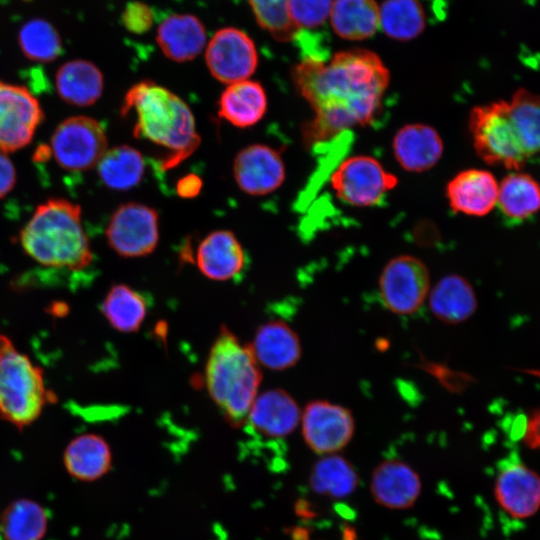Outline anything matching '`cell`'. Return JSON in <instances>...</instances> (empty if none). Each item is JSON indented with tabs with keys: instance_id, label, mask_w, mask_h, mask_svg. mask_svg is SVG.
<instances>
[{
	"instance_id": "6da1fadb",
	"label": "cell",
	"mask_w": 540,
	"mask_h": 540,
	"mask_svg": "<svg viewBox=\"0 0 540 540\" xmlns=\"http://www.w3.org/2000/svg\"><path fill=\"white\" fill-rule=\"evenodd\" d=\"M292 77L314 111L303 131L308 144L369 124L381 108L390 79L382 60L366 49L341 51L329 60L304 57Z\"/></svg>"
},
{
	"instance_id": "7a4b0ae2",
	"label": "cell",
	"mask_w": 540,
	"mask_h": 540,
	"mask_svg": "<svg viewBox=\"0 0 540 540\" xmlns=\"http://www.w3.org/2000/svg\"><path fill=\"white\" fill-rule=\"evenodd\" d=\"M134 111L133 134L171 151L163 166L170 168L190 156L200 144L194 116L176 94L150 80L133 85L125 94L121 115Z\"/></svg>"
},
{
	"instance_id": "3957f363",
	"label": "cell",
	"mask_w": 540,
	"mask_h": 540,
	"mask_svg": "<svg viewBox=\"0 0 540 540\" xmlns=\"http://www.w3.org/2000/svg\"><path fill=\"white\" fill-rule=\"evenodd\" d=\"M19 242L28 256L47 267L79 271L93 260L81 208L62 198L37 206L20 231Z\"/></svg>"
},
{
	"instance_id": "277c9868",
	"label": "cell",
	"mask_w": 540,
	"mask_h": 540,
	"mask_svg": "<svg viewBox=\"0 0 540 540\" xmlns=\"http://www.w3.org/2000/svg\"><path fill=\"white\" fill-rule=\"evenodd\" d=\"M262 380L260 365L249 345L222 326L205 366L208 393L234 428L245 424Z\"/></svg>"
},
{
	"instance_id": "5b68a950",
	"label": "cell",
	"mask_w": 540,
	"mask_h": 540,
	"mask_svg": "<svg viewBox=\"0 0 540 540\" xmlns=\"http://www.w3.org/2000/svg\"><path fill=\"white\" fill-rule=\"evenodd\" d=\"M54 397L45 387L42 370L28 356L0 337V416L19 429L33 423Z\"/></svg>"
},
{
	"instance_id": "8992f818",
	"label": "cell",
	"mask_w": 540,
	"mask_h": 540,
	"mask_svg": "<svg viewBox=\"0 0 540 540\" xmlns=\"http://www.w3.org/2000/svg\"><path fill=\"white\" fill-rule=\"evenodd\" d=\"M468 125L475 152L485 163L513 171L524 166L528 155L512 121L508 101L475 106Z\"/></svg>"
},
{
	"instance_id": "52a82bcc",
	"label": "cell",
	"mask_w": 540,
	"mask_h": 540,
	"mask_svg": "<svg viewBox=\"0 0 540 540\" xmlns=\"http://www.w3.org/2000/svg\"><path fill=\"white\" fill-rule=\"evenodd\" d=\"M431 289L425 263L412 255H398L383 267L378 291L384 307L399 316L416 313L427 301Z\"/></svg>"
},
{
	"instance_id": "ba28073f",
	"label": "cell",
	"mask_w": 540,
	"mask_h": 540,
	"mask_svg": "<svg viewBox=\"0 0 540 540\" xmlns=\"http://www.w3.org/2000/svg\"><path fill=\"white\" fill-rule=\"evenodd\" d=\"M107 143L99 121L78 115L66 118L56 127L49 149L61 168L81 172L97 166L107 151Z\"/></svg>"
},
{
	"instance_id": "9c48e42d",
	"label": "cell",
	"mask_w": 540,
	"mask_h": 540,
	"mask_svg": "<svg viewBox=\"0 0 540 540\" xmlns=\"http://www.w3.org/2000/svg\"><path fill=\"white\" fill-rule=\"evenodd\" d=\"M330 181L337 198L355 207L379 204L398 183L395 175L367 155L347 158L336 168Z\"/></svg>"
},
{
	"instance_id": "30bf717a",
	"label": "cell",
	"mask_w": 540,
	"mask_h": 540,
	"mask_svg": "<svg viewBox=\"0 0 540 540\" xmlns=\"http://www.w3.org/2000/svg\"><path fill=\"white\" fill-rule=\"evenodd\" d=\"M300 425L306 445L319 456L340 452L355 432L352 411L326 399L309 401L302 410Z\"/></svg>"
},
{
	"instance_id": "8fae6325",
	"label": "cell",
	"mask_w": 540,
	"mask_h": 540,
	"mask_svg": "<svg viewBox=\"0 0 540 540\" xmlns=\"http://www.w3.org/2000/svg\"><path fill=\"white\" fill-rule=\"evenodd\" d=\"M158 212L145 204L128 202L112 214L106 229L109 246L125 258L151 254L159 240Z\"/></svg>"
},
{
	"instance_id": "7c38bea8",
	"label": "cell",
	"mask_w": 540,
	"mask_h": 540,
	"mask_svg": "<svg viewBox=\"0 0 540 540\" xmlns=\"http://www.w3.org/2000/svg\"><path fill=\"white\" fill-rule=\"evenodd\" d=\"M43 119L38 99L26 87L0 80V151L26 147Z\"/></svg>"
},
{
	"instance_id": "4fadbf2b",
	"label": "cell",
	"mask_w": 540,
	"mask_h": 540,
	"mask_svg": "<svg viewBox=\"0 0 540 540\" xmlns=\"http://www.w3.org/2000/svg\"><path fill=\"white\" fill-rule=\"evenodd\" d=\"M211 75L221 83L247 80L256 70L258 54L252 39L236 28L218 30L205 54Z\"/></svg>"
},
{
	"instance_id": "5bb4252c",
	"label": "cell",
	"mask_w": 540,
	"mask_h": 540,
	"mask_svg": "<svg viewBox=\"0 0 540 540\" xmlns=\"http://www.w3.org/2000/svg\"><path fill=\"white\" fill-rule=\"evenodd\" d=\"M238 187L252 196L274 192L285 179V166L278 150L264 144L249 145L233 161Z\"/></svg>"
},
{
	"instance_id": "9a60e30c",
	"label": "cell",
	"mask_w": 540,
	"mask_h": 540,
	"mask_svg": "<svg viewBox=\"0 0 540 540\" xmlns=\"http://www.w3.org/2000/svg\"><path fill=\"white\" fill-rule=\"evenodd\" d=\"M302 410L286 390L269 389L258 394L247 416V432L266 439L290 435L301 421Z\"/></svg>"
},
{
	"instance_id": "2e32d148",
	"label": "cell",
	"mask_w": 540,
	"mask_h": 540,
	"mask_svg": "<svg viewBox=\"0 0 540 540\" xmlns=\"http://www.w3.org/2000/svg\"><path fill=\"white\" fill-rule=\"evenodd\" d=\"M494 494L509 516L529 518L540 508V475L522 462H508L496 477Z\"/></svg>"
},
{
	"instance_id": "e0dca14e",
	"label": "cell",
	"mask_w": 540,
	"mask_h": 540,
	"mask_svg": "<svg viewBox=\"0 0 540 540\" xmlns=\"http://www.w3.org/2000/svg\"><path fill=\"white\" fill-rule=\"evenodd\" d=\"M422 484L417 472L406 462L388 459L374 469L370 491L379 505L388 509H406L418 499Z\"/></svg>"
},
{
	"instance_id": "ac0fdd59",
	"label": "cell",
	"mask_w": 540,
	"mask_h": 540,
	"mask_svg": "<svg viewBox=\"0 0 540 540\" xmlns=\"http://www.w3.org/2000/svg\"><path fill=\"white\" fill-rule=\"evenodd\" d=\"M195 263L202 275L214 281L239 277L246 268L245 251L233 232L216 230L199 243Z\"/></svg>"
},
{
	"instance_id": "d6986e66",
	"label": "cell",
	"mask_w": 540,
	"mask_h": 540,
	"mask_svg": "<svg viewBox=\"0 0 540 540\" xmlns=\"http://www.w3.org/2000/svg\"><path fill=\"white\" fill-rule=\"evenodd\" d=\"M498 188L499 184L492 173L471 168L459 172L449 181L446 196L453 211L480 217L494 209Z\"/></svg>"
},
{
	"instance_id": "ffe728a7",
	"label": "cell",
	"mask_w": 540,
	"mask_h": 540,
	"mask_svg": "<svg viewBox=\"0 0 540 540\" xmlns=\"http://www.w3.org/2000/svg\"><path fill=\"white\" fill-rule=\"evenodd\" d=\"M249 346L258 364L273 371L295 366L302 356L298 334L280 319L259 326Z\"/></svg>"
},
{
	"instance_id": "44dd1931",
	"label": "cell",
	"mask_w": 540,
	"mask_h": 540,
	"mask_svg": "<svg viewBox=\"0 0 540 540\" xmlns=\"http://www.w3.org/2000/svg\"><path fill=\"white\" fill-rule=\"evenodd\" d=\"M392 147L399 165L409 172L431 169L440 160L444 150L437 130L420 123L403 126L395 134Z\"/></svg>"
},
{
	"instance_id": "7402d4cb",
	"label": "cell",
	"mask_w": 540,
	"mask_h": 540,
	"mask_svg": "<svg viewBox=\"0 0 540 540\" xmlns=\"http://www.w3.org/2000/svg\"><path fill=\"white\" fill-rule=\"evenodd\" d=\"M427 302L433 316L447 325L465 322L478 307L472 284L458 274H447L431 286Z\"/></svg>"
},
{
	"instance_id": "603a6c76",
	"label": "cell",
	"mask_w": 540,
	"mask_h": 540,
	"mask_svg": "<svg viewBox=\"0 0 540 540\" xmlns=\"http://www.w3.org/2000/svg\"><path fill=\"white\" fill-rule=\"evenodd\" d=\"M59 97L66 103L86 107L96 103L104 88L103 74L90 61L77 59L62 64L55 75Z\"/></svg>"
},
{
	"instance_id": "cb8c5ba5",
	"label": "cell",
	"mask_w": 540,
	"mask_h": 540,
	"mask_svg": "<svg viewBox=\"0 0 540 540\" xmlns=\"http://www.w3.org/2000/svg\"><path fill=\"white\" fill-rule=\"evenodd\" d=\"M156 39L166 57L176 62H186L193 60L203 50L206 33L197 17L175 14L160 24Z\"/></svg>"
},
{
	"instance_id": "d4e9b609",
	"label": "cell",
	"mask_w": 540,
	"mask_h": 540,
	"mask_svg": "<svg viewBox=\"0 0 540 540\" xmlns=\"http://www.w3.org/2000/svg\"><path fill=\"white\" fill-rule=\"evenodd\" d=\"M267 110L263 86L252 80L229 84L218 101V114L230 124L246 128L258 123Z\"/></svg>"
},
{
	"instance_id": "484cf974",
	"label": "cell",
	"mask_w": 540,
	"mask_h": 540,
	"mask_svg": "<svg viewBox=\"0 0 540 540\" xmlns=\"http://www.w3.org/2000/svg\"><path fill=\"white\" fill-rule=\"evenodd\" d=\"M111 450L105 439L96 434L74 438L64 452V465L69 474L82 481H94L111 468Z\"/></svg>"
},
{
	"instance_id": "4316f807",
	"label": "cell",
	"mask_w": 540,
	"mask_h": 540,
	"mask_svg": "<svg viewBox=\"0 0 540 540\" xmlns=\"http://www.w3.org/2000/svg\"><path fill=\"white\" fill-rule=\"evenodd\" d=\"M330 18L335 33L349 40L371 37L380 26L379 7L374 0H335Z\"/></svg>"
},
{
	"instance_id": "83f0119b",
	"label": "cell",
	"mask_w": 540,
	"mask_h": 540,
	"mask_svg": "<svg viewBox=\"0 0 540 540\" xmlns=\"http://www.w3.org/2000/svg\"><path fill=\"white\" fill-rule=\"evenodd\" d=\"M97 172L108 188L129 190L141 182L145 173V160L132 146H115L104 153L97 164Z\"/></svg>"
},
{
	"instance_id": "f1b7e54d",
	"label": "cell",
	"mask_w": 540,
	"mask_h": 540,
	"mask_svg": "<svg viewBox=\"0 0 540 540\" xmlns=\"http://www.w3.org/2000/svg\"><path fill=\"white\" fill-rule=\"evenodd\" d=\"M497 204L506 217L527 219L540 211V184L531 175L514 171L499 184Z\"/></svg>"
},
{
	"instance_id": "f546056e",
	"label": "cell",
	"mask_w": 540,
	"mask_h": 540,
	"mask_svg": "<svg viewBox=\"0 0 540 540\" xmlns=\"http://www.w3.org/2000/svg\"><path fill=\"white\" fill-rule=\"evenodd\" d=\"M101 311L109 324L117 331L132 333L139 330L147 314L144 296L125 284L111 286Z\"/></svg>"
},
{
	"instance_id": "4dcf8cb0",
	"label": "cell",
	"mask_w": 540,
	"mask_h": 540,
	"mask_svg": "<svg viewBox=\"0 0 540 540\" xmlns=\"http://www.w3.org/2000/svg\"><path fill=\"white\" fill-rule=\"evenodd\" d=\"M379 20L387 36L407 41L422 33L427 13L421 0H385L379 8Z\"/></svg>"
},
{
	"instance_id": "1f68e13d",
	"label": "cell",
	"mask_w": 540,
	"mask_h": 540,
	"mask_svg": "<svg viewBox=\"0 0 540 540\" xmlns=\"http://www.w3.org/2000/svg\"><path fill=\"white\" fill-rule=\"evenodd\" d=\"M357 484L358 475L352 464L337 453L320 456L310 475L311 488L318 494L333 498L350 495Z\"/></svg>"
},
{
	"instance_id": "d6a6232c",
	"label": "cell",
	"mask_w": 540,
	"mask_h": 540,
	"mask_svg": "<svg viewBox=\"0 0 540 540\" xmlns=\"http://www.w3.org/2000/svg\"><path fill=\"white\" fill-rule=\"evenodd\" d=\"M48 525L46 511L38 503L20 499L2 513L1 533L6 540H40Z\"/></svg>"
},
{
	"instance_id": "836d02e7",
	"label": "cell",
	"mask_w": 540,
	"mask_h": 540,
	"mask_svg": "<svg viewBox=\"0 0 540 540\" xmlns=\"http://www.w3.org/2000/svg\"><path fill=\"white\" fill-rule=\"evenodd\" d=\"M508 103L512 121L528 157L540 154V94L519 88Z\"/></svg>"
},
{
	"instance_id": "e575fe53",
	"label": "cell",
	"mask_w": 540,
	"mask_h": 540,
	"mask_svg": "<svg viewBox=\"0 0 540 540\" xmlns=\"http://www.w3.org/2000/svg\"><path fill=\"white\" fill-rule=\"evenodd\" d=\"M18 44L24 56L35 62L54 61L62 51V41L57 29L40 18L24 23L18 32Z\"/></svg>"
},
{
	"instance_id": "d590c367",
	"label": "cell",
	"mask_w": 540,
	"mask_h": 540,
	"mask_svg": "<svg viewBox=\"0 0 540 540\" xmlns=\"http://www.w3.org/2000/svg\"><path fill=\"white\" fill-rule=\"evenodd\" d=\"M259 25L279 41L294 40L298 28L288 14V0H249Z\"/></svg>"
},
{
	"instance_id": "8d00e7d4",
	"label": "cell",
	"mask_w": 540,
	"mask_h": 540,
	"mask_svg": "<svg viewBox=\"0 0 540 540\" xmlns=\"http://www.w3.org/2000/svg\"><path fill=\"white\" fill-rule=\"evenodd\" d=\"M334 0H288V14L298 30L321 27L330 16Z\"/></svg>"
},
{
	"instance_id": "74e56055",
	"label": "cell",
	"mask_w": 540,
	"mask_h": 540,
	"mask_svg": "<svg viewBox=\"0 0 540 540\" xmlns=\"http://www.w3.org/2000/svg\"><path fill=\"white\" fill-rule=\"evenodd\" d=\"M122 19L128 30L134 33H143L151 27L153 15L147 5L133 2L126 6Z\"/></svg>"
},
{
	"instance_id": "f35d334b",
	"label": "cell",
	"mask_w": 540,
	"mask_h": 540,
	"mask_svg": "<svg viewBox=\"0 0 540 540\" xmlns=\"http://www.w3.org/2000/svg\"><path fill=\"white\" fill-rule=\"evenodd\" d=\"M16 169L6 153L0 151V199L4 198L15 186Z\"/></svg>"
},
{
	"instance_id": "ab89813d",
	"label": "cell",
	"mask_w": 540,
	"mask_h": 540,
	"mask_svg": "<svg viewBox=\"0 0 540 540\" xmlns=\"http://www.w3.org/2000/svg\"><path fill=\"white\" fill-rule=\"evenodd\" d=\"M522 440L527 447L540 450V408L529 414Z\"/></svg>"
},
{
	"instance_id": "60d3db41",
	"label": "cell",
	"mask_w": 540,
	"mask_h": 540,
	"mask_svg": "<svg viewBox=\"0 0 540 540\" xmlns=\"http://www.w3.org/2000/svg\"><path fill=\"white\" fill-rule=\"evenodd\" d=\"M202 181L195 174H188L182 177L176 186L177 193L183 198H192L200 193Z\"/></svg>"
},
{
	"instance_id": "b9f144b4",
	"label": "cell",
	"mask_w": 540,
	"mask_h": 540,
	"mask_svg": "<svg viewBox=\"0 0 540 540\" xmlns=\"http://www.w3.org/2000/svg\"><path fill=\"white\" fill-rule=\"evenodd\" d=\"M529 373L534 374L535 376H540V371H529Z\"/></svg>"
},
{
	"instance_id": "7bdbcfd3",
	"label": "cell",
	"mask_w": 540,
	"mask_h": 540,
	"mask_svg": "<svg viewBox=\"0 0 540 540\" xmlns=\"http://www.w3.org/2000/svg\"><path fill=\"white\" fill-rule=\"evenodd\" d=\"M0 337H1V335H0Z\"/></svg>"
}]
</instances>
